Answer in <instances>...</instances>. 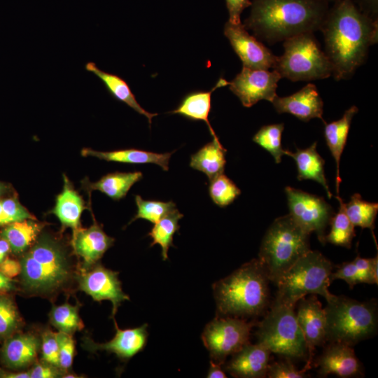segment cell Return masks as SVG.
I'll list each match as a JSON object with an SVG mask.
<instances>
[{"mask_svg":"<svg viewBox=\"0 0 378 378\" xmlns=\"http://www.w3.org/2000/svg\"><path fill=\"white\" fill-rule=\"evenodd\" d=\"M320 30L337 80L351 77L364 63L370 46L377 42V20L361 11L353 0L335 2Z\"/></svg>","mask_w":378,"mask_h":378,"instance_id":"obj_1","label":"cell"},{"mask_svg":"<svg viewBox=\"0 0 378 378\" xmlns=\"http://www.w3.org/2000/svg\"><path fill=\"white\" fill-rule=\"evenodd\" d=\"M243 24L269 43L320 30L328 11L323 0H252Z\"/></svg>","mask_w":378,"mask_h":378,"instance_id":"obj_2","label":"cell"},{"mask_svg":"<svg viewBox=\"0 0 378 378\" xmlns=\"http://www.w3.org/2000/svg\"><path fill=\"white\" fill-rule=\"evenodd\" d=\"M270 282L258 258L244 263L212 286L216 316L256 317L270 306Z\"/></svg>","mask_w":378,"mask_h":378,"instance_id":"obj_3","label":"cell"},{"mask_svg":"<svg viewBox=\"0 0 378 378\" xmlns=\"http://www.w3.org/2000/svg\"><path fill=\"white\" fill-rule=\"evenodd\" d=\"M324 308L328 342L351 346L374 336L377 330V303L375 300L360 302L343 295L328 299Z\"/></svg>","mask_w":378,"mask_h":378,"instance_id":"obj_4","label":"cell"},{"mask_svg":"<svg viewBox=\"0 0 378 378\" xmlns=\"http://www.w3.org/2000/svg\"><path fill=\"white\" fill-rule=\"evenodd\" d=\"M309 234L289 214L274 220L262 238L258 258L271 282L275 284L286 271L311 250Z\"/></svg>","mask_w":378,"mask_h":378,"instance_id":"obj_5","label":"cell"},{"mask_svg":"<svg viewBox=\"0 0 378 378\" xmlns=\"http://www.w3.org/2000/svg\"><path fill=\"white\" fill-rule=\"evenodd\" d=\"M333 267L322 253L310 250L278 279L272 302L295 309L298 302L307 295H320L328 300L333 295L328 290Z\"/></svg>","mask_w":378,"mask_h":378,"instance_id":"obj_6","label":"cell"},{"mask_svg":"<svg viewBox=\"0 0 378 378\" xmlns=\"http://www.w3.org/2000/svg\"><path fill=\"white\" fill-rule=\"evenodd\" d=\"M284 52L273 66L281 78L291 81L324 79L332 75V66L312 32L284 41Z\"/></svg>","mask_w":378,"mask_h":378,"instance_id":"obj_7","label":"cell"},{"mask_svg":"<svg viewBox=\"0 0 378 378\" xmlns=\"http://www.w3.org/2000/svg\"><path fill=\"white\" fill-rule=\"evenodd\" d=\"M24 285L31 291L46 293L62 286L69 275L64 253L52 239L41 237L21 261Z\"/></svg>","mask_w":378,"mask_h":378,"instance_id":"obj_8","label":"cell"},{"mask_svg":"<svg viewBox=\"0 0 378 378\" xmlns=\"http://www.w3.org/2000/svg\"><path fill=\"white\" fill-rule=\"evenodd\" d=\"M257 326V343L271 353L290 360H307L306 342L294 308L272 302L270 310Z\"/></svg>","mask_w":378,"mask_h":378,"instance_id":"obj_9","label":"cell"},{"mask_svg":"<svg viewBox=\"0 0 378 378\" xmlns=\"http://www.w3.org/2000/svg\"><path fill=\"white\" fill-rule=\"evenodd\" d=\"M256 323L244 318L216 316L207 323L202 340L211 360L223 365L227 358L249 342L251 331Z\"/></svg>","mask_w":378,"mask_h":378,"instance_id":"obj_10","label":"cell"},{"mask_svg":"<svg viewBox=\"0 0 378 378\" xmlns=\"http://www.w3.org/2000/svg\"><path fill=\"white\" fill-rule=\"evenodd\" d=\"M289 215L307 232H315L325 245L326 229L334 215L333 209L322 197L287 186L285 188Z\"/></svg>","mask_w":378,"mask_h":378,"instance_id":"obj_11","label":"cell"},{"mask_svg":"<svg viewBox=\"0 0 378 378\" xmlns=\"http://www.w3.org/2000/svg\"><path fill=\"white\" fill-rule=\"evenodd\" d=\"M281 78L275 70L270 71L243 66L240 73L228 82L227 85L242 105L248 108L260 100L272 102L277 96V83Z\"/></svg>","mask_w":378,"mask_h":378,"instance_id":"obj_12","label":"cell"},{"mask_svg":"<svg viewBox=\"0 0 378 378\" xmlns=\"http://www.w3.org/2000/svg\"><path fill=\"white\" fill-rule=\"evenodd\" d=\"M296 314L298 325L304 335L308 357L303 370L310 369L316 346H323L327 342L326 317L324 308L316 295L304 297L298 302Z\"/></svg>","mask_w":378,"mask_h":378,"instance_id":"obj_13","label":"cell"},{"mask_svg":"<svg viewBox=\"0 0 378 378\" xmlns=\"http://www.w3.org/2000/svg\"><path fill=\"white\" fill-rule=\"evenodd\" d=\"M118 275L117 272L99 264L92 269L84 271L78 279L80 289L94 301H111L113 305V318L121 303L130 300L129 295L122 289Z\"/></svg>","mask_w":378,"mask_h":378,"instance_id":"obj_14","label":"cell"},{"mask_svg":"<svg viewBox=\"0 0 378 378\" xmlns=\"http://www.w3.org/2000/svg\"><path fill=\"white\" fill-rule=\"evenodd\" d=\"M224 34L241 60L243 66L264 70L273 68L277 56L256 38L250 35L241 23L233 24L226 22Z\"/></svg>","mask_w":378,"mask_h":378,"instance_id":"obj_15","label":"cell"},{"mask_svg":"<svg viewBox=\"0 0 378 378\" xmlns=\"http://www.w3.org/2000/svg\"><path fill=\"white\" fill-rule=\"evenodd\" d=\"M318 375L334 374L342 378L363 375V367L352 346L339 342H329L316 359Z\"/></svg>","mask_w":378,"mask_h":378,"instance_id":"obj_16","label":"cell"},{"mask_svg":"<svg viewBox=\"0 0 378 378\" xmlns=\"http://www.w3.org/2000/svg\"><path fill=\"white\" fill-rule=\"evenodd\" d=\"M271 103L279 113H290L304 122L315 118L323 120V102L313 83L307 84L291 95L276 96Z\"/></svg>","mask_w":378,"mask_h":378,"instance_id":"obj_17","label":"cell"},{"mask_svg":"<svg viewBox=\"0 0 378 378\" xmlns=\"http://www.w3.org/2000/svg\"><path fill=\"white\" fill-rule=\"evenodd\" d=\"M271 352L259 343L245 344L232 354L225 370L238 378L266 377Z\"/></svg>","mask_w":378,"mask_h":378,"instance_id":"obj_18","label":"cell"},{"mask_svg":"<svg viewBox=\"0 0 378 378\" xmlns=\"http://www.w3.org/2000/svg\"><path fill=\"white\" fill-rule=\"evenodd\" d=\"M113 242L114 239L107 235L94 220L89 227H80L73 234L74 251L82 258L84 266L88 268L101 259Z\"/></svg>","mask_w":378,"mask_h":378,"instance_id":"obj_19","label":"cell"},{"mask_svg":"<svg viewBox=\"0 0 378 378\" xmlns=\"http://www.w3.org/2000/svg\"><path fill=\"white\" fill-rule=\"evenodd\" d=\"M114 323L113 338L102 344L90 341L89 347L92 350H104L115 354L119 358L130 359L144 349L148 336L146 323L134 328L120 329L115 320Z\"/></svg>","mask_w":378,"mask_h":378,"instance_id":"obj_20","label":"cell"},{"mask_svg":"<svg viewBox=\"0 0 378 378\" xmlns=\"http://www.w3.org/2000/svg\"><path fill=\"white\" fill-rule=\"evenodd\" d=\"M227 85L228 81L220 78L209 91H195L188 93L183 97L179 105L169 113L182 115L191 120L204 122L213 139H218L209 120L211 107V94L217 88Z\"/></svg>","mask_w":378,"mask_h":378,"instance_id":"obj_21","label":"cell"},{"mask_svg":"<svg viewBox=\"0 0 378 378\" xmlns=\"http://www.w3.org/2000/svg\"><path fill=\"white\" fill-rule=\"evenodd\" d=\"M80 153L83 156H92L108 162L127 164H155L164 171H168L169 160L174 151L158 153L135 148L113 151H97L90 148H83Z\"/></svg>","mask_w":378,"mask_h":378,"instance_id":"obj_22","label":"cell"},{"mask_svg":"<svg viewBox=\"0 0 378 378\" xmlns=\"http://www.w3.org/2000/svg\"><path fill=\"white\" fill-rule=\"evenodd\" d=\"M82 197L76 191L69 179L64 176V187L50 211L59 220L63 228L70 227L75 233L80 227L83 211L87 209Z\"/></svg>","mask_w":378,"mask_h":378,"instance_id":"obj_23","label":"cell"},{"mask_svg":"<svg viewBox=\"0 0 378 378\" xmlns=\"http://www.w3.org/2000/svg\"><path fill=\"white\" fill-rule=\"evenodd\" d=\"M285 155L291 157L295 162L299 181L313 180L320 183L324 188L327 196H332L325 175V160L316 150V142L304 149L296 148L295 152L286 150Z\"/></svg>","mask_w":378,"mask_h":378,"instance_id":"obj_24","label":"cell"},{"mask_svg":"<svg viewBox=\"0 0 378 378\" xmlns=\"http://www.w3.org/2000/svg\"><path fill=\"white\" fill-rule=\"evenodd\" d=\"M358 111V108L356 106H352L345 111L340 119L330 123H326L324 121L325 139L336 163L335 188L337 195H339L340 185L342 182L340 176V158L346 146L352 119Z\"/></svg>","mask_w":378,"mask_h":378,"instance_id":"obj_25","label":"cell"},{"mask_svg":"<svg viewBox=\"0 0 378 378\" xmlns=\"http://www.w3.org/2000/svg\"><path fill=\"white\" fill-rule=\"evenodd\" d=\"M87 71L95 75L104 84L108 92L117 100L124 102L141 115L147 118L150 125L152 118L158 113L148 112L141 106L132 92L129 85L121 77L100 69L94 62H89L85 65Z\"/></svg>","mask_w":378,"mask_h":378,"instance_id":"obj_26","label":"cell"},{"mask_svg":"<svg viewBox=\"0 0 378 378\" xmlns=\"http://www.w3.org/2000/svg\"><path fill=\"white\" fill-rule=\"evenodd\" d=\"M38 346V340L33 335L22 334L13 337L4 346V361L12 368L25 367L35 359Z\"/></svg>","mask_w":378,"mask_h":378,"instance_id":"obj_27","label":"cell"},{"mask_svg":"<svg viewBox=\"0 0 378 378\" xmlns=\"http://www.w3.org/2000/svg\"><path fill=\"white\" fill-rule=\"evenodd\" d=\"M227 150L218 139H213L190 157V166L203 172L209 181L223 173L226 164Z\"/></svg>","mask_w":378,"mask_h":378,"instance_id":"obj_28","label":"cell"},{"mask_svg":"<svg viewBox=\"0 0 378 378\" xmlns=\"http://www.w3.org/2000/svg\"><path fill=\"white\" fill-rule=\"evenodd\" d=\"M143 178L141 172H113L102 176L99 181L89 183L88 188L99 190L113 200L125 197L132 186Z\"/></svg>","mask_w":378,"mask_h":378,"instance_id":"obj_29","label":"cell"},{"mask_svg":"<svg viewBox=\"0 0 378 378\" xmlns=\"http://www.w3.org/2000/svg\"><path fill=\"white\" fill-rule=\"evenodd\" d=\"M42 227L43 225L35 220L26 219L8 224L1 236L8 241L13 253H20L36 240Z\"/></svg>","mask_w":378,"mask_h":378,"instance_id":"obj_30","label":"cell"},{"mask_svg":"<svg viewBox=\"0 0 378 378\" xmlns=\"http://www.w3.org/2000/svg\"><path fill=\"white\" fill-rule=\"evenodd\" d=\"M183 217V214L175 209L155 223L148 234L152 239L150 247L155 244L160 245L163 260L168 259L169 248L173 246L174 235L178 231L180 228L178 221Z\"/></svg>","mask_w":378,"mask_h":378,"instance_id":"obj_31","label":"cell"},{"mask_svg":"<svg viewBox=\"0 0 378 378\" xmlns=\"http://www.w3.org/2000/svg\"><path fill=\"white\" fill-rule=\"evenodd\" d=\"M344 209L349 219L355 227L368 228L371 230L377 244L373 230L378 212V204L363 200L359 193H355L351 195L349 202H344Z\"/></svg>","mask_w":378,"mask_h":378,"instance_id":"obj_32","label":"cell"},{"mask_svg":"<svg viewBox=\"0 0 378 378\" xmlns=\"http://www.w3.org/2000/svg\"><path fill=\"white\" fill-rule=\"evenodd\" d=\"M335 197L340 204L339 211L330 221V231L326 236V241L350 248L352 239L356 236L355 226L345 213L343 200L339 195Z\"/></svg>","mask_w":378,"mask_h":378,"instance_id":"obj_33","label":"cell"},{"mask_svg":"<svg viewBox=\"0 0 378 378\" xmlns=\"http://www.w3.org/2000/svg\"><path fill=\"white\" fill-rule=\"evenodd\" d=\"M284 123L264 125L255 134L253 141L269 152L276 163H280L286 150L281 145Z\"/></svg>","mask_w":378,"mask_h":378,"instance_id":"obj_34","label":"cell"},{"mask_svg":"<svg viewBox=\"0 0 378 378\" xmlns=\"http://www.w3.org/2000/svg\"><path fill=\"white\" fill-rule=\"evenodd\" d=\"M50 321L59 332L72 334L83 327L76 306L64 303L52 307L50 314Z\"/></svg>","mask_w":378,"mask_h":378,"instance_id":"obj_35","label":"cell"},{"mask_svg":"<svg viewBox=\"0 0 378 378\" xmlns=\"http://www.w3.org/2000/svg\"><path fill=\"white\" fill-rule=\"evenodd\" d=\"M209 193L216 205L225 207L239 196L241 190L230 178L222 173L210 180Z\"/></svg>","mask_w":378,"mask_h":378,"instance_id":"obj_36","label":"cell"},{"mask_svg":"<svg viewBox=\"0 0 378 378\" xmlns=\"http://www.w3.org/2000/svg\"><path fill=\"white\" fill-rule=\"evenodd\" d=\"M135 202L137 211L130 223L136 219L141 218L155 224L167 214L176 209V204L172 201L162 202L144 200L139 195H135Z\"/></svg>","mask_w":378,"mask_h":378,"instance_id":"obj_37","label":"cell"},{"mask_svg":"<svg viewBox=\"0 0 378 378\" xmlns=\"http://www.w3.org/2000/svg\"><path fill=\"white\" fill-rule=\"evenodd\" d=\"M337 267V270L335 272H332L330 274L331 281L341 279L348 284L351 288L360 283L371 284L369 276L359 267L355 260L344 262Z\"/></svg>","mask_w":378,"mask_h":378,"instance_id":"obj_38","label":"cell"},{"mask_svg":"<svg viewBox=\"0 0 378 378\" xmlns=\"http://www.w3.org/2000/svg\"><path fill=\"white\" fill-rule=\"evenodd\" d=\"M18 312L13 301L0 295V336L9 333L17 325Z\"/></svg>","mask_w":378,"mask_h":378,"instance_id":"obj_39","label":"cell"},{"mask_svg":"<svg viewBox=\"0 0 378 378\" xmlns=\"http://www.w3.org/2000/svg\"><path fill=\"white\" fill-rule=\"evenodd\" d=\"M266 377L269 378H304L309 377V374L304 370H298L290 359L286 358L284 360L270 363Z\"/></svg>","mask_w":378,"mask_h":378,"instance_id":"obj_40","label":"cell"},{"mask_svg":"<svg viewBox=\"0 0 378 378\" xmlns=\"http://www.w3.org/2000/svg\"><path fill=\"white\" fill-rule=\"evenodd\" d=\"M57 337L59 343V367L63 370H67L71 368L73 363L75 341L71 334L59 331L57 332Z\"/></svg>","mask_w":378,"mask_h":378,"instance_id":"obj_41","label":"cell"},{"mask_svg":"<svg viewBox=\"0 0 378 378\" xmlns=\"http://www.w3.org/2000/svg\"><path fill=\"white\" fill-rule=\"evenodd\" d=\"M41 350L43 359L46 363L54 367H59L57 332L48 330L43 333Z\"/></svg>","mask_w":378,"mask_h":378,"instance_id":"obj_42","label":"cell"},{"mask_svg":"<svg viewBox=\"0 0 378 378\" xmlns=\"http://www.w3.org/2000/svg\"><path fill=\"white\" fill-rule=\"evenodd\" d=\"M1 204L8 219L9 224L26 219L36 220L34 216L15 198H8L2 200Z\"/></svg>","mask_w":378,"mask_h":378,"instance_id":"obj_43","label":"cell"},{"mask_svg":"<svg viewBox=\"0 0 378 378\" xmlns=\"http://www.w3.org/2000/svg\"><path fill=\"white\" fill-rule=\"evenodd\" d=\"M229 14L228 22L233 24H241V14L244 9L251 6V0H225Z\"/></svg>","mask_w":378,"mask_h":378,"instance_id":"obj_44","label":"cell"},{"mask_svg":"<svg viewBox=\"0 0 378 378\" xmlns=\"http://www.w3.org/2000/svg\"><path fill=\"white\" fill-rule=\"evenodd\" d=\"M21 270L20 262L8 258H6L0 263V272L9 279L18 276L21 273Z\"/></svg>","mask_w":378,"mask_h":378,"instance_id":"obj_45","label":"cell"},{"mask_svg":"<svg viewBox=\"0 0 378 378\" xmlns=\"http://www.w3.org/2000/svg\"><path fill=\"white\" fill-rule=\"evenodd\" d=\"M54 366L46 364H36L29 372L31 378H53L57 375Z\"/></svg>","mask_w":378,"mask_h":378,"instance_id":"obj_46","label":"cell"},{"mask_svg":"<svg viewBox=\"0 0 378 378\" xmlns=\"http://www.w3.org/2000/svg\"><path fill=\"white\" fill-rule=\"evenodd\" d=\"M358 1L360 10L371 18L377 20L378 0H358Z\"/></svg>","mask_w":378,"mask_h":378,"instance_id":"obj_47","label":"cell"},{"mask_svg":"<svg viewBox=\"0 0 378 378\" xmlns=\"http://www.w3.org/2000/svg\"><path fill=\"white\" fill-rule=\"evenodd\" d=\"M221 365H222L216 363L211 360L206 377L208 378H226V374L222 369Z\"/></svg>","mask_w":378,"mask_h":378,"instance_id":"obj_48","label":"cell"},{"mask_svg":"<svg viewBox=\"0 0 378 378\" xmlns=\"http://www.w3.org/2000/svg\"><path fill=\"white\" fill-rule=\"evenodd\" d=\"M10 249L8 241L4 238L0 239V263L6 258L7 253Z\"/></svg>","mask_w":378,"mask_h":378,"instance_id":"obj_49","label":"cell"},{"mask_svg":"<svg viewBox=\"0 0 378 378\" xmlns=\"http://www.w3.org/2000/svg\"><path fill=\"white\" fill-rule=\"evenodd\" d=\"M10 280L0 272V290L10 289L13 287Z\"/></svg>","mask_w":378,"mask_h":378,"instance_id":"obj_50","label":"cell"},{"mask_svg":"<svg viewBox=\"0 0 378 378\" xmlns=\"http://www.w3.org/2000/svg\"><path fill=\"white\" fill-rule=\"evenodd\" d=\"M4 377L6 378H30L29 372H10L5 374Z\"/></svg>","mask_w":378,"mask_h":378,"instance_id":"obj_51","label":"cell"},{"mask_svg":"<svg viewBox=\"0 0 378 378\" xmlns=\"http://www.w3.org/2000/svg\"><path fill=\"white\" fill-rule=\"evenodd\" d=\"M8 224H9V221L4 211L1 201H0V225H4Z\"/></svg>","mask_w":378,"mask_h":378,"instance_id":"obj_52","label":"cell"},{"mask_svg":"<svg viewBox=\"0 0 378 378\" xmlns=\"http://www.w3.org/2000/svg\"><path fill=\"white\" fill-rule=\"evenodd\" d=\"M323 1H326V2H327V3H330V2H333V3H335V2H336V1H339V0H323Z\"/></svg>","mask_w":378,"mask_h":378,"instance_id":"obj_53","label":"cell"},{"mask_svg":"<svg viewBox=\"0 0 378 378\" xmlns=\"http://www.w3.org/2000/svg\"><path fill=\"white\" fill-rule=\"evenodd\" d=\"M1 190H2V187H1V186L0 185V194H1Z\"/></svg>","mask_w":378,"mask_h":378,"instance_id":"obj_54","label":"cell"}]
</instances>
